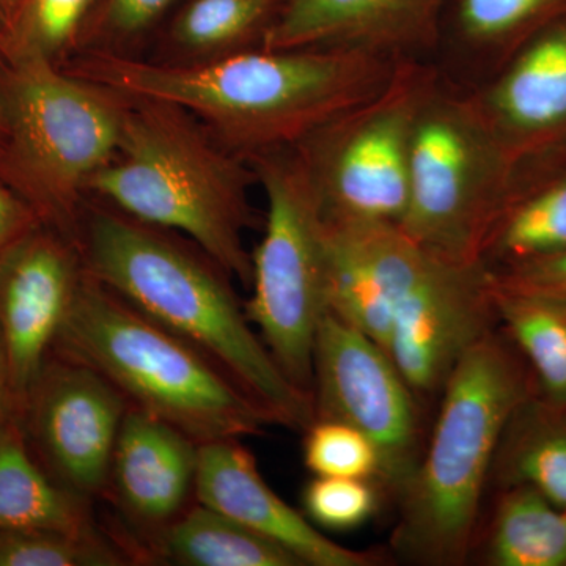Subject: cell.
Segmentation results:
<instances>
[{"instance_id": "6da1fadb", "label": "cell", "mask_w": 566, "mask_h": 566, "mask_svg": "<svg viewBox=\"0 0 566 566\" xmlns=\"http://www.w3.org/2000/svg\"><path fill=\"white\" fill-rule=\"evenodd\" d=\"M401 62L360 51L260 46L199 63L81 52L62 69L126 98L180 106L249 161L296 147L367 102L389 84Z\"/></svg>"}, {"instance_id": "7a4b0ae2", "label": "cell", "mask_w": 566, "mask_h": 566, "mask_svg": "<svg viewBox=\"0 0 566 566\" xmlns=\"http://www.w3.org/2000/svg\"><path fill=\"white\" fill-rule=\"evenodd\" d=\"M76 244L85 273L211 357L273 423L304 431L314 422V397L286 378L232 275L199 245L98 200L85 202Z\"/></svg>"}, {"instance_id": "3957f363", "label": "cell", "mask_w": 566, "mask_h": 566, "mask_svg": "<svg viewBox=\"0 0 566 566\" xmlns=\"http://www.w3.org/2000/svg\"><path fill=\"white\" fill-rule=\"evenodd\" d=\"M252 181L249 163L188 111L126 98L120 144L88 182L87 196L189 238L232 277L251 285L244 234L255 222Z\"/></svg>"}, {"instance_id": "277c9868", "label": "cell", "mask_w": 566, "mask_h": 566, "mask_svg": "<svg viewBox=\"0 0 566 566\" xmlns=\"http://www.w3.org/2000/svg\"><path fill=\"white\" fill-rule=\"evenodd\" d=\"M534 392L531 368L509 335L495 329L465 354L442 389L430 442L395 499L398 556L427 566L468 560L499 441L516 406Z\"/></svg>"}, {"instance_id": "5b68a950", "label": "cell", "mask_w": 566, "mask_h": 566, "mask_svg": "<svg viewBox=\"0 0 566 566\" xmlns=\"http://www.w3.org/2000/svg\"><path fill=\"white\" fill-rule=\"evenodd\" d=\"M52 353L91 365L133 408L199 444L260 434L274 424L211 357L87 273Z\"/></svg>"}, {"instance_id": "8992f818", "label": "cell", "mask_w": 566, "mask_h": 566, "mask_svg": "<svg viewBox=\"0 0 566 566\" xmlns=\"http://www.w3.org/2000/svg\"><path fill=\"white\" fill-rule=\"evenodd\" d=\"M125 107V96L54 63H0V180L76 241L88 182L117 151Z\"/></svg>"}, {"instance_id": "52a82bcc", "label": "cell", "mask_w": 566, "mask_h": 566, "mask_svg": "<svg viewBox=\"0 0 566 566\" xmlns=\"http://www.w3.org/2000/svg\"><path fill=\"white\" fill-rule=\"evenodd\" d=\"M515 163L474 95L447 91L438 77L417 114L408 205L397 226L447 262H485L491 238L512 207Z\"/></svg>"}, {"instance_id": "ba28073f", "label": "cell", "mask_w": 566, "mask_h": 566, "mask_svg": "<svg viewBox=\"0 0 566 566\" xmlns=\"http://www.w3.org/2000/svg\"><path fill=\"white\" fill-rule=\"evenodd\" d=\"M248 163L268 210L245 315L286 378L312 394L316 333L329 311L322 207L294 148Z\"/></svg>"}, {"instance_id": "9c48e42d", "label": "cell", "mask_w": 566, "mask_h": 566, "mask_svg": "<svg viewBox=\"0 0 566 566\" xmlns=\"http://www.w3.org/2000/svg\"><path fill=\"white\" fill-rule=\"evenodd\" d=\"M436 80L431 66L403 61L381 92L294 147L324 218L401 221L417 114Z\"/></svg>"}, {"instance_id": "30bf717a", "label": "cell", "mask_w": 566, "mask_h": 566, "mask_svg": "<svg viewBox=\"0 0 566 566\" xmlns=\"http://www.w3.org/2000/svg\"><path fill=\"white\" fill-rule=\"evenodd\" d=\"M312 397L315 419L352 424L374 442L379 490L397 499L423 452L419 400L385 349L329 311L316 333Z\"/></svg>"}, {"instance_id": "8fae6325", "label": "cell", "mask_w": 566, "mask_h": 566, "mask_svg": "<svg viewBox=\"0 0 566 566\" xmlns=\"http://www.w3.org/2000/svg\"><path fill=\"white\" fill-rule=\"evenodd\" d=\"M132 408L91 365L51 353L21 412L39 463L63 488L88 501L104 499L115 442Z\"/></svg>"}, {"instance_id": "7c38bea8", "label": "cell", "mask_w": 566, "mask_h": 566, "mask_svg": "<svg viewBox=\"0 0 566 566\" xmlns=\"http://www.w3.org/2000/svg\"><path fill=\"white\" fill-rule=\"evenodd\" d=\"M499 323L493 268L433 255L398 301L385 352L417 400H427Z\"/></svg>"}, {"instance_id": "4fadbf2b", "label": "cell", "mask_w": 566, "mask_h": 566, "mask_svg": "<svg viewBox=\"0 0 566 566\" xmlns=\"http://www.w3.org/2000/svg\"><path fill=\"white\" fill-rule=\"evenodd\" d=\"M84 273L76 241L44 222L0 255V338L21 412Z\"/></svg>"}, {"instance_id": "5bb4252c", "label": "cell", "mask_w": 566, "mask_h": 566, "mask_svg": "<svg viewBox=\"0 0 566 566\" xmlns=\"http://www.w3.org/2000/svg\"><path fill=\"white\" fill-rule=\"evenodd\" d=\"M327 308L385 349L395 305L433 253L389 222L324 218Z\"/></svg>"}, {"instance_id": "9a60e30c", "label": "cell", "mask_w": 566, "mask_h": 566, "mask_svg": "<svg viewBox=\"0 0 566 566\" xmlns=\"http://www.w3.org/2000/svg\"><path fill=\"white\" fill-rule=\"evenodd\" d=\"M449 0H285L266 50L360 51L417 61L441 40Z\"/></svg>"}, {"instance_id": "2e32d148", "label": "cell", "mask_w": 566, "mask_h": 566, "mask_svg": "<svg viewBox=\"0 0 566 566\" xmlns=\"http://www.w3.org/2000/svg\"><path fill=\"white\" fill-rule=\"evenodd\" d=\"M196 502L218 510L292 553L303 566H374L381 557L348 549L323 535L264 482L255 458L240 439L199 446Z\"/></svg>"}, {"instance_id": "e0dca14e", "label": "cell", "mask_w": 566, "mask_h": 566, "mask_svg": "<svg viewBox=\"0 0 566 566\" xmlns=\"http://www.w3.org/2000/svg\"><path fill=\"white\" fill-rule=\"evenodd\" d=\"M199 442L142 409L123 419L109 471L107 499L132 532L166 526L196 501Z\"/></svg>"}, {"instance_id": "ac0fdd59", "label": "cell", "mask_w": 566, "mask_h": 566, "mask_svg": "<svg viewBox=\"0 0 566 566\" xmlns=\"http://www.w3.org/2000/svg\"><path fill=\"white\" fill-rule=\"evenodd\" d=\"M513 158L566 126V17L534 33L486 92L474 95Z\"/></svg>"}, {"instance_id": "d6986e66", "label": "cell", "mask_w": 566, "mask_h": 566, "mask_svg": "<svg viewBox=\"0 0 566 566\" xmlns=\"http://www.w3.org/2000/svg\"><path fill=\"white\" fill-rule=\"evenodd\" d=\"M115 538L134 565L303 566L282 546L196 501L166 526Z\"/></svg>"}, {"instance_id": "ffe728a7", "label": "cell", "mask_w": 566, "mask_h": 566, "mask_svg": "<svg viewBox=\"0 0 566 566\" xmlns=\"http://www.w3.org/2000/svg\"><path fill=\"white\" fill-rule=\"evenodd\" d=\"M0 527L87 534L92 501L59 485L33 455L21 417L0 420Z\"/></svg>"}, {"instance_id": "44dd1931", "label": "cell", "mask_w": 566, "mask_h": 566, "mask_svg": "<svg viewBox=\"0 0 566 566\" xmlns=\"http://www.w3.org/2000/svg\"><path fill=\"white\" fill-rule=\"evenodd\" d=\"M491 485L534 488L566 509V405L534 392L516 406L495 450Z\"/></svg>"}, {"instance_id": "7402d4cb", "label": "cell", "mask_w": 566, "mask_h": 566, "mask_svg": "<svg viewBox=\"0 0 566 566\" xmlns=\"http://www.w3.org/2000/svg\"><path fill=\"white\" fill-rule=\"evenodd\" d=\"M285 0H188L155 61L199 63L260 48Z\"/></svg>"}, {"instance_id": "603a6c76", "label": "cell", "mask_w": 566, "mask_h": 566, "mask_svg": "<svg viewBox=\"0 0 566 566\" xmlns=\"http://www.w3.org/2000/svg\"><path fill=\"white\" fill-rule=\"evenodd\" d=\"M483 560L490 566H566V509L534 488L497 491Z\"/></svg>"}, {"instance_id": "cb8c5ba5", "label": "cell", "mask_w": 566, "mask_h": 566, "mask_svg": "<svg viewBox=\"0 0 566 566\" xmlns=\"http://www.w3.org/2000/svg\"><path fill=\"white\" fill-rule=\"evenodd\" d=\"M495 301L505 334L531 368L536 394L566 405V301L497 285Z\"/></svg>"}, {"instance_id": "d4e9b609", "label": "cell", "mask_w": 566, "mask_h": 566, "mask_svg": "<svg viewBox=\"0 0 566 566\" xmlns=\"http://www.w3.org/2000/svg\"><path fill=\"white\" fill-rule=\"evenodd\" d=\"M98 0H21L0 22V63L48 62L73 57Z\"/></svg>"}, {"instance_id": "484cf974", "label": "cell", "mask_w": 566, "mask_h": 566, "mask_svg": "<svg viewBox=\"0 0 566 566\" xmlns=\"http://www.w3.org/2000/svg\"><path fill=\"white\" fill-rule=\"evenodd\" d=\"M564 17L566 0H449L444 24L465 50L482 54L528 40Z\"/></svg>"}, {"instance_id": "4316f807", "label": "cell", "mask_w": 566, "mask_h": 566, "mask_svg": "<svg viewBox=\"0 0 566 566\" xmlns=\"http://www.w3.org/2000/svg\"><path fill=\"white\" fill-rule=\"evenodd\" d=\"M566 251V177L516 200L491 238L485 262H524Z\"/></svg>"}, {"instance_id": "83f0119b", "label": "cell", "mask_w": 566, "mask_h": 566, "mask_svg": "<svg viewBox=\"0 0 566 566\" xmlns=\"http://www.w3.org/2000/svg\"><path fill=\"white\" fill-rule=\"evenodd\" d=\"M132 557L103 528L87 534L0 527V566H123Z\"/></svg>"}, {"instance_id": "f1b7e54d", "label": "cell", "mask_w": 566, "mask_h": 566, "mask_svg": "<svg viewBox=\"0 0 566 566\" xmlns=\"http://www.w3.org/2000/svg\"><path fill=\"white\" fill-rule=\"evenodd\" d=\"M304 433V463L312 474L371 480L378 486L381 460L367 436L327 419H315Z\"/></svg>"}, {"instance_id": "f546056e", "label": "cell", "mask_w": 566, "mask_h": 566, "mask_svg": "<svg viewBox=\"0 0 566 566\" xmlns=\"http://www.w3.org/2000/svg\"><path fill=\"white\" fill-rule=\"evenodd\" d=\"M175 2L177 0H98L74 55L81 52L128 54V50L159 25Z\"/></svg>"}, {"instance_id": "4dcf8cb0", "label": "cell", "mask_w": 566, "mask_h": 566, "mask_svg": "<svg viewBox=\"0 0 566 566\" xmlns=\"http://www.w3.org/2000/svg\"><path fill=\"white\" fill-rule=\"evenodd\" d=\"M381 497L371 480L314 476L303 491L304 515L327 531H353L378 512Z\"/></svg>"}, {"instance_id": "1f68e13d", "label": "cell", "mask_w": 566, "mask_h": 566, "mask_svg": "<svg viewBox=\"0 0 566 566\" xmlns=\"http://www.w3.org/2000/svg\"><path fill=\"white\" fill-rule=\"evenodd\" d=\"M493 273L495 285L506 292L566 301V251L493 268Z\"/></svg>"}, {"instance_id": "d6a6232c", "label": "cell", "mask_w": 566, "mask_h": 566, "mask_svg": "<svg viewBox=\"0 0 566 566\" xmlns=\"http://www.w3.org/2000/svg\"><path fill=\"white\" fill-rule=\"evenodd\" d=\"M41 222L31 205L0 180V255Z\"/></svg>"}, {"instance_id": "836d02e7", "label": "cell", "mask_w": 566, "mask_h": 566, "mask_svg": "<svg viewBox=\"0 0 566 566\" xmlns=\"http://www.w3.org/2000/svg\"><path fill=\"white\" fill-rule=\"evenodd\" d=\"M9 417H21V405L14 392L6 346L0 338V420Z\"/></svg>"}, {"instance_id": "e575fe53", "label": "cell", "mask_w": 566, "mask_h": 566, "mask_svg": "<svg viewBox=\"0 0 566 566\" xmlns=\"http://www.w3.org/2000/svg\"><path fill=\"white\" fill-rule=\"evenodd\" d=\"M21 0H0V22L7 20L11 11L17 9Z\"/></svg>"}, {"instance_id": "d590c367", "label": "cell", "mask_w": 566, "mask_h": 566, "mask_svg": "<svg viewBox=\"0 0 566 566\" xmlns=\"http://www.w3.org/2000/svg\"><path fill=\"white\" fill-rule=\"evenodd\" d=\"M565 301V300H564Z\"/></svg>"}]
</instances>
